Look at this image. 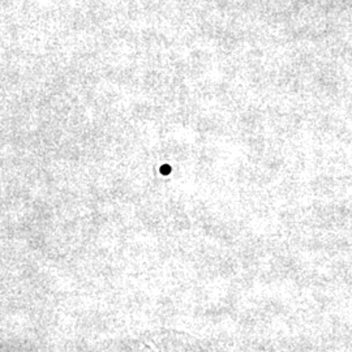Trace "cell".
Here are the masks:
<instances>
[{
	"label": "cell",
	"instance_id": "1",
	"mask_svg": "<svg viewBox=\"0 0 352 352\" xmlns=\"http://www.w3.org/2000/svg\"><path fill=\"white\" fill-rule=\"evenodd\" d=\"M170 170H171V167L170 166H164V167H161V174H164V175H167V174H170Z\"/></svg>",
	"mask_w": 352,
	"mask_h": 352
}]
</instances>
